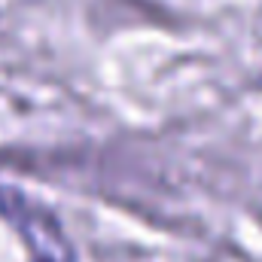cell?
<instances>
[{
  "instance_id": "6da1fadb",
  "label": "cell",
  "mask_w": 262,
  "mask_h": 262,
  "mask_svg": "<svg viewBox=\"0 0 262 262\" xmlns=\"http://www.w3.org/2000/svg\"><path fill=\"white\" fill-rule=\"evenodd\" d=\"M34 262H52V259L49 256H40V259H34Z\"/></svg>"
}]
</instances>
